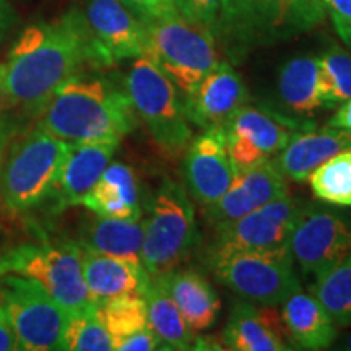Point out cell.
<instances>
[{"instance_id":"obj_1","label":"cell","mask_w":351,"mask_h":351,"mask_svg":"<svg viewBox=\"0 0 351 351\" xmlns=\"http://www.w3.org/2000/svg\"><path fill=\"white\" fill-rule=\"evenodd\" d=\"M98 57L80 8L52 21H39L25 29L13 44L3 78L15 108L36 117L54 91Z\"/></svg>"},{"instance_id":"obj_2","label":"cell","mask_w":351,"mask_h":351,"mask_svg":"<svg viewBox=\"0 0 351 351\" xmlns=\"http://www.w3.org/2000/svg\"><path fill=\"white\" fill-rule=\"evenodd\" d=\"M34 119L69 143L122 140L138 124L124 85L83 72L57 88Z\"/></svg>"},{"instance_id":"obj_3","label":"cell","mask_w":351,"mask_h":351,"mask_svg":"<svg viewBox=\"0 0 351 351\" xmlns=\"http://www.w3.org/2000/svg\"><path fill=\"white\" fill-rule=\"evenodd\" d=\"M324 20L322 0H221L213 38L238 60L257 47L313 32Z\"/></svg>"},{"instance_id":"obj_4","label":"cell","mask_w":351,"mask_h":351,"mask_svg":"<svg viewBox=\"0 0 351 351\" xmlns=\"http://www.w3.org/2000/svg\"><path fill=\"white\" fill-rule=\"evenodd\" d=\"M67 150L69 142L39 125L21 127L0 174V199L7 210L28 213L44 205Z\"/></svg>"},{"instance_id":"obj_5","label":"cell","mask_w":351,"mask_h":351,"mask_svg":"<svg viewBox=\"0 0 351 351\" xmlns=\"http://www.w3.org/2000/svg\"><path fill=\"white\" fill-rule=\"evenodd\" d=\"M124 88L138 121L169 160L184 155L192 140L182 98L173 82L148 57H137L127 72Z\"/></svg>"},{"instance_id":"obj_6","label":"cell","mask_w":351,"mask_h":351,"mask_svg":"<svg viewBox=\"0 0 351 351\" xmlns=\"http://www.w3.org/2000/svg\"><path fill=\"white\" fill-rule=\"evenodd\" d=\"M197 241L199 230L191 197L178 182L165 179L148 202L142 265L150 275L168 274L187 261Z\"/></svg>"},{"instance_id":"obj_7","label":"cell","mask_w":351,"mask_h":351,"mask_svg":"<svg viewBox=\"0 0 351 351\" xmlns=\"http://www.w3.org/2000/svg\"><path fill=\"white\" fill-rule=\"evenodd\" d=\"M2 275H20L34 280L67 311L98 304L83 278L80 243L43 241L13 245L0 254Z\"/></svg>"},{"instance_id":"obj_8","label":"cell","mask_w":351,"mask_h":351,"mask_svg":"<svg viewBox=\"0 0 351 351\" xmlns=\"http://www.w3.org/2000/svg\"><path fill=\"white\" fill-rule=\"evenodd\" d=\"M152 60L186 98L219 64L217 43L207 29L189 25L179 15L145 21Z\"/></svg>"},{"instance_id":"obj_9","label":"cell","mask_w":351,"mask_h":351,"mask_svg":"<svg viewBox=\"0 0 351 351\" xmlns=\"http://www.w3.org/2000/svg\"><path fill=\"white\" fill-rule=\"evenodd\" d=\"M207 262L219 283L256 304L278 306L301 289L288 247L207 254Z\"/></svg>"},{"instance_id":"obj_10","label":"cell","mask_w":351,"mask_h":351,"mask_svg":"<svg viewBox=\"0 0 351 351\" xmlns=\"http://www.w3.org/2000/svg\"><path fill=\"white\" fill-rule=\"evenodd\" d=\"M302 278L314 283L351 252V212L326 202H304L288 239Z\"/></svg>"},{"instance_id":"obj_11","label":"cell","mask_w":351,"mask_h":351,"mask_svg":"<svg viewBox=\"0 0 351 351\" xmlns=\"http://www.w3.org/2000/svg\"><path fill=\"white\" fill-rule=\"evenodd\" d=\"M0 306L10 319L19 350H60L67 309L41 285L20 275H2Z\"/></svg>"},{"instance_id":"obj_12","label":"cell","mask_w":351,"mask_h":351,"mask_svg":"<svg viewBox=\"0 0 351 351\" xmlns=\"http://www.w3.org/2000/svg\"><path fill=\"white\" fill-rule=\"evenodd\" d=\"M304 202L288 194L234 221L215 226L217 236L207 254L288 247L289 234Z\"/></svg>"},{"instance_id":"obj_13","label":"cell","mask_w":351,"mask_h":351,"mask_svg":"<svg viewBox=\"0 0 351 351\" xmlns=\"http://www.w3.org/2000/svg\"><path fill=\"white\" fill-rule=\"evenodd\" d=\"M99 67L137 59L147 49V23L122 0H83L80 8Z\"/></svg>"},{"instance_id":"obj_14","label":"cell","mask_w":351,"mask_h":351,"mask_svg":"<svg viewBox=\"0 0 351 351\" xmlns=\"http://www.w3.org/2000/svg\"><path fill=\"white\" fill-rule=\"evenodd\" d=\"M226 145L236 171L274 160L298 132L309 130L265 106L244 104L226 127Z\"/></svg>"},{"instance_id":"obj_15","label":"cell","mask_w":351,"mask_h":351,"mask_svg":"<svg viewBox=\"0 0 351 351\" xmlns=\"http://www.w3.org/2000/svg\"><path fill=\"white\" fill-rule=\"evenodd\" d=\"M236 174L226 145L225 127L204 130L191 140L182 160L187 194L204 208L219 200Z\"/></svg>"},{"instance_id":"obj_16","label":"cell","mask_w":351,"mask_h":351,"mask_svg":"<svg viewBox=\"0 0 351 351\" xmlns=\"http://www.w3.org/2000/svg\"><path fill=\"white\" fill-rule=\"evenodd\" d=\"M121 140H98V142L69 143V150L57 173L49 197L44 204L51 213H60L75 205H82L85 197L101 174L112 161Z\"/></svg>"},{"instance_id":"obj_17","label":"cell","mask_w":351,"mask_h":351,"mask_svg":"<svg viewBox=\"0 0 351 351\" xmlns=\"http://www.w3.org/2000/svg\"><path fill=\"white\" fill-rule=\"evenodd\" d=\"M288 194V181L274 161H262L236 171L225 194L204 208L205 218L213 226L225 225Z\"/></svg>"},{"instance_id":"obj_18","label":"cell","mask_w":351,"mask_h":351,"mask_svg":"<svg viewBox=\"0 0 351 351\" xmlns=\"http://www.w3.org/2000/svg\"><path fill=\"white\" fill-rule=\"evenodd\" d=\"M247 101L243 78L228 62H219L191 95L182 98L189 122L204 130L226 127Z\"/></svg>"},{"instance_id":"obj_19","label":"cell","mask_w":351,"mask_h":351,"mask_svg":"<svg viewBox=\"0 0 351 351\" xmlns=\"http://www.w3.org/2000/svg\"><path fill=\"white\" fill-rule=\"evenodd\" d=\"M319 72V57L298 56L287 60L278 70L274 95L270 101H263L262 106L304 129H315L309 117L324 108Z\"/></svg>"},{"instance_id":"obj_20","label":"cell","mask_w":351,"mask_h":351,"mask_svg":"<svg viewBox=\"0 0 351 351\" xmlns=\"http://www.w3.org/2000/svg\"><path fill=\"white\" fill-rule=\"evenodd\" d=\"M275 307L245 300L234 302L223 330V348L232 351L293 350L282 314Z\"/></svg>"},{"instance_id":"obj_21","label":"cell","mask_w":351,"mask_h":351,"mask_svg":"<svg viewBox=\"0 0 351 351\" xmlns=\"http://www.w3.org/2000/svg\"><path fill=\"white\" fill-rule=\"evenodd\" d=\"M351 148V130L326 127L298 132L274 163L287 181L304 182L311 173L337 153Z\"/></svg>"},{"instance_id":"obj_22","label":"cell","mask_w":351,"mask_h":351,"mask_svg":"<svg viewBox=\"0 0 351 351\" xmlns=\"http://www.w3.org/2000/svg\"><path fill=\"white\" fill-rule=\"evenodd\" d=\"M282 306V319L293 350L319 351L335 345L339 326L317 298L300 289L287 298Z\"/></svg>"},{"instance_id":"obj_23","label":"cell","mask_w":351,"mask_h":351,"mask_svg":"<svg viewBox=\"0 0 351 351\" xmlns=\"http://www.w3.org/2000/svg\"><path fill=\"white\" fill-rule=\"evenodd\" d=\"M82 267L88 291L96 302L127 295V293L142 295L150 280V274L145 270L142 262L111 257L91 251L83 245Z\"/></svg>"},{"instance_id":"obj_24","label":"cell","mask_w":351,"mask_h":351,"mask_svg":"<svg viewBox=\"0 0 351 351\" xmlns=\"http://www.w3.org/2000/svg\"><path fill=\"white\" fill-rule=\"evenodd\" d=\"M82 205L98 217L142 219L140 189L134 169L111 161L95 187L83 197Z\"/></svg>"},{"instance_id":"obj_25","label":"cell","mask_w":351,"mask_h":351,"mask_svg":"<svg viewBox=\"0 0 351 351\" xmlns=\"http://www.w3.org/2000/svg\"><path fill=\"white\" fill-rule=\"evenodd\" d=\"M161 275L192 332H205L217 324L221 301L212 283L200 271L174 269Z\"/></svg>"},{"instance_id":"obj_26","label":"cell","mask_w":351,"mask_h":351,"mask_svg":"<svg viewBox=\"0 0 351 351\" xmlns=\"http://www.w3.org/2000/svg\"><path fill=\"white\" fill-rule=\"evenodd\" d=\"M147 306V322L163 350H192L194 332L166 287L163 275H150L142 293Z\"/></svg>"},{"instance_id":"obj_27","label":"cell","mask_w":351,"mask_h":351,"mask_svg":"<svg viewBox=\"0 0 351 351\" xmlns=\"http://www.w3.org/2000/svg\"><path fill=\"white\" fill-rule=\"evenodd\" d=\"M83 247L106 256L142 262L143 223L140 219L104 218L95 215L82 228Z\"/></svg>"},{"instance_id":"obj_28","label":"cell","mask_w":351,"mask_h":351,"mask_svg":"<svg viewBox=\"0 0 351 351\" xmlns=\"http://www.w3.org/2000/svg\"><path fill=\"white\" fill-rule=\"evenodd\" d=\"M311 295L326 307L339 327H351V252L330 271L309 285Z\"/></svg>"},{"instance_id":"obj_29","label":"cell","mask_w":351,"mask_h":351,"mask_svg":"<svg viewBox=\"0 0 351 351\" xmlns=\"http://www.w3.org/2000/svg\"><path fill=\"white\" fill-rule=\"evenodd\" d=\"M96 311L111 337L112 350L132 333L148 327L147 306L138 293H127L96 304Z\"/></svg>"},{"instance_id":"obj_30","label":"cell","mask_w":351,"mask_h":351,"mask_svg":"<svg viewBox=\"0 0 351 351\" xmlns=\"http://www.w3.org/2000/svg\"><path fill=\"white\" fill-rule=\"evenodd\" d=\"M307 181L317 200L337 207H351V148L324 161Z\"/></svg>"},{"instance_id":"obj_31","label":"cell","mask_w":351,"mask_h":351,"mask_svg":"<svg viewBox=\"0 0 351 351\" xmlns=\"http://www.w3.org/2000/svg\"><path fill=\"white\" fill-rule=\"evenodd\" d=\"M65 351H111L112 341L101 322L96 306L67 311V319L60 340Z\"/></svg>"},{"instance_id":"obj_32","label":"cell","mask_w":351,"mask_h":351,"mask_svg":"<svg viewBox=\"0 0 351 351\" xmlns=\"http://www.w3.org/2000/svg\"><path fill=\"white\" fill-rule=\"evenodd\" d=\"M319 88L324 108H335L351 99V56L330 46L319 57Z\"/></svg>"},{"instance_id":"obj_33","label":"cell","mask_w":351,"mask_h":351,"mask_svg":"<svg viewBox=\"0 0 351 351\" xmlns=\"http://www.w3.org/2000/svg\"><path fill=\"white\" fill-rule=\"evenodd\" d=\"M174 7L178 15L189 25L213 34L221 0H174Z\"/></svg>"},{"instance_id":"obj_34","label":"cell","mask_w":351,"mask_h":351,"mask_svg":"<svg viewBox=\"0 0 351 351\" xmlns=\"http://www.w3.org/2000/svg\"><path fill=\"white\" fill-rule=\"evenodd\" d=\"M341 41L351 49V0H322Z\"/></svg>"},{"instance_id":"obj_35","label":"cell","mask_w":351,"mask_h":351,"mask_svg":"<svg viewBox=\"0 0 351 351\" xmlns=\"http://www.w3.org/2000/svg\"><path fill=\"white\" fill-rule=\"evenodd\" d=\"M145 21L178 15L174 0H122Z\"/></svg>"},{"instance_id":"obj_36","label":"cell","mask_w":351,"mask_h":351,"mask_svg":"<svg viewBox=\"0 0 351 351\" xmlns=\"http://www.w3.org/2000/svg\"><path fill=\"white\" fill-rule=\"evenodd\" d=\"M117 351H153V350H163L160 340L156 339L155 333L150 330V327H145L142 330L132 333L116 345Z\"/></svg>"},{"instance_id":"obj_37","label":"cell","mask_w":351,"mask_h":351,"mask_svg":"<svg viewBox=\"0 0 351 351\" xmlns=\"http://www.w3.org/2000/svg\"><path fill=\"white\" fill-rule=\"evenodd\" d=\"M21 127H23V124L15 116H12L10 112H0V174H2V168L3 163H5L12 140Z\"/></svg>"},{"instance_id":"obj_38","label":"cell","mask_w":351,"mask_h":351,"mask_svg":"<svg viewBox=\"0 0 351 351\" xmlns=\"http://www.w3.org/2000/svg\"><path fill=\"white\" fill-rule=\"evenodd\" d=\"M19 350V340H16L15 330H13L10 319L0 306V351H15Z\"/></svg>"},{"instance_id":"obj_39","label":"cell","mask_w":351,"mask_h":351,"mask_svg":"<svg viewBox=\"0 0 351 351\" xmlns=\"http://www.w3.org/2000/svg\"><path fill=\"white\" fill-rule=\"evenodd\" d=\"M16 23V13L8 0H0V43L7 38Z\"/></svg>"},{"instance_id":"obj_40","label":"cell","mask_w":351,"mask_h":351,"mask_svg":"<svg viewBox=\"0 0 351 351\" xmlns=\"http://www.w3.org/2000/svg\"><path fill=\"white\" fill-rule=\"evenodd\" d=\"M328 127H337V129H345L351 130V99L345 101L340 104V108L337 109V112L328 119Z\"/></svg>"},{"instance_id":"obj_41","label":"cell","mask_w":351,"mask_h":351,"mask_svg":"<svg viewBox=\"0 0 351 351\" xmlns=\"http://www.w3.org/2000/svg\"><path fill=\"white\" fill-rule=\"evenodd\" d=\"M10 109H15V103H13L10 93H8L5 78H3L2 64H0V112H7Z\"/></svg>"},{"instance_id":"obj_42","label":"cell","mask_w":351,"mask_h":351,"mask_svg":"<svg viewBox=\"0 0 351 351\" xmlns=\"http://www.w3.org/2000/svg\"><path fill=\"white\" fill-rule=\"evenodd\" d=\"M337 350H348V351H351V333L350 335H346L343 340H340V343H339V346H335Z\"/></svg>"}]
</instances>
